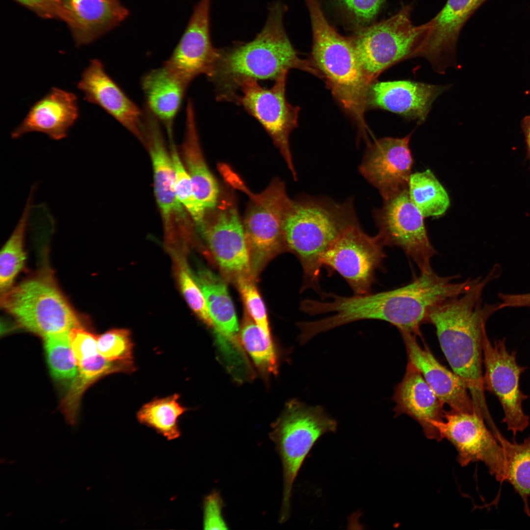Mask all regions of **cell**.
<instances>
[{"instance_id": "6da1fadb", "label": "cell", "mask_w": 530, "mask_h": 530, "mask_svg": "<svg viewBox=\"0 0 530 530\" xmlns=\"http://www.w3.org/2000/svg\"><path fill=\"white\" fill-rule=\"evenodd\" d=\"M492 280L487 275L468 292L434 306L425 320L435 327L450 367L465 384L475 412L487 423L493 420L482 384L483 343L487 320L500 310L501 303L483 304L481 294Z\"/></svg>"}, {"instance_id": "7a4b0ae2", "label": "cell", "mask_w": 530, "mask_h": 530, "mask_svg": "<svg viewBox=\"0 0 530 530\" xmlns=\"http://www.w3.org/2000/svg\"><path fill=\"white\" fill-rule=\"evenodd\" d=\"M284 12L282 4H273L265 26L255 39L219 50L208 77L215 87L217 100L234 102L238 84L244 79L275 80L292 69L321 78L311 61L300 58L292 46L283 27Z\"/></svg>"}, {"instance_id": "3957f363", "label": "cell", "mask_w": 530, "mask_h": 530, "mask_svg": "<svg viewBox=\"0 0 530 530\" xmlns=\"http://www.w3.org/2000/svg\"><path fill=\"white\" fill-rule=\"evenodd\" d=\"M456 276L442 277L432 270L421 273L409 284L396 289L374 293L344 296L340 313L346 323L366 319L380 320L416 336L425 322L429 311L434 306L460 295L475 287L479 277L455 283Z\"/></svg>"}, {"instance_id": "277c9868", "label": "cell", "mask_w": 530, "mask_h": 530, "mask_svg": "<svg viewBox=\"0 0 530 530\" xmlns=\"http://www.w3.org/2000/svg\"><path fill=\"white\" fill-rule=\"evenodd\" d=\"M358 225L352 198L343 203L312 196L291 201L283 232L286 248L296 256L302 267L301 291L311 289L322 295L319 280L323 255L341 236Z\"/></svg>"}, {"instance_id": "5b68a950", "label": "cell", "mask_w": 530, "mask_h": 530, "mask_svg": "<svg viewBox=\"0 0 530 530\" xmlns=\"http://www.w3.org/2000/svg\"><path fill=\"white\" fill-rule=\"evenodd\" d=\"M313 30L311 62L332 95L352 118L365 139V121L371 84L356 53L350 37L339 34L328 23L318 0H306Z\"/></svg>"}, {"instance_id": "8992f818", "label": "cell", "mask_w": 530, "mask_h": 530, "mask_svg": "<svg viewBox=\"0 0 530 530\" xmlns=\"http://www.w3.org/2000/svg\"><path fill=\"white\" fill-rule=\"evenodd\" d=\"M0 305L19 328L43 338L82 325L48 266L1 293Z\"/></svg>"}, {"instance_id": "52a82bcc", "label": "cell", "mask_w": 530, "mask_h": 530, "mask_svg": "<svg viewBox=\"0 0 530 530\" xmlns=\"http://www.w3.org/2000/svg\"><path fill=\"white\" fill-rule=\"evenodd\" d=\"M336 420L319 405L309 406L296 400L289 402L273 424L270 438L282 464L283 490L279 522L289 518L292 485L303 462L318 439L337 429Z\"/></svg>"}, {"instance_id": "ba28073f", "label": "cell", "mask_w": 530, "mask_h": 530, "mask_svg": "<svg viewBox=\"0 0 530 530\" xmlns=\"http://www.w3.org/2000/svg\"><path fill=\"white\" fill-rule=\"evenodd\" d=\"M427 30L414 25L405 6L387 20L363 28L350 37L364 74L371 85L394 64L417 56Z\"/></svg>"}, {"instance_id": "9c48e42d", "label": "cell", "mask_w": 530, "mask_h": 530, "mask_svg": "<svg viewBox=\"0 0 530 530\" xmlns=\"http://www.w3.org/2000/svg\"><path fill=\"white\" fill-rule=\"evenodd\" d=\"M373 212L377 235L385 246L400 248L417 265L421 273L432 271L431 260L436 251L430 242L424 216L411 201L408 188L383 199Z\"/></svg>"}, {"instance_id": "30bf717a", "label": "cell", "mask_w": 530, "mask_h": 530, "mask_svg": "<svg viewBox=\"0 0 530 530\" xmlns=\"http://www.w3.org/2000/svg\"><path fill=\"white\" fill-rule=\"evenodd\" d=\"M252 198L254 203L243 225L251 273L256 280L267 264L286 247L283 222L291 200L280 184L272 185Z\"/></svg>"}, {"instance_id": "8fae6325", "label": "cell", "mask_w": 530, "mask_h": 530, "mask_svg": "<svg viewBox=\"0 0 530 530\" xmlns=\"http://www.w3.org/2000/svg\"><path fill=\"white\" fill-rule=\"evenodd\" d=\"M288 72L282 73L270 88L261 86L257 80L246 79L238 86V94L234 102L254 117L280 148L293 174L289 137L298 126L300 108L290 104L286 97Z\"/></svg>"}, {"instance_id": "7c38bea8", "label": "cell", "mask_w": 530, "mask_h": 530, "mask_svg": "<svg viewBox=\"0 0 530 530\" xmlns=\"http://www.w3.org/2000/svg\"><path fill=\"white\" fill-rule=\"evenodd\" d=\"M484 419L475 412H445L444 420L436 427L442 439L449 440L457 452L459 464L465 467L481 461L501 483L506 481L504 450Z\"/></svg>"}, {"instance_id": "4fadbf2b", "label": "cell", "mask_w": 530, "mask_h": 530, "mask_svg": "<svg viewBox=\"0 0 530 530\" xmlns=\"http://www.w3.org/2000/svg\"><path fill=\"white\" fill-rule=\"evenodd\" d=\"M483 387L498 398L504 412L502 422L514 436L523 432L530 424V417L522 405L529 396L521 391L519 380L527 367L517 364L515 351H508L505 338L492 344L487 335L483 343Z\"/></svg>"}, {"instance_id": "5bb4252c", "label": "cell", "mask_w": 530, "mask_h": 530, "mask_svg": "<svg viewBox=\"0 0 530 530\" xmlns=\"http://www.w3.org/2000/svg\"><path fill=\"white\" fill-rule=\"evenodd\" d=\"M384 246L378 235L370 236L358 225L336 240L323 255L322 265L340 274L355 294H367L375 271L382 267Z\"/></svg>"}, {"instance_id": "9a60e30c", "label": "cell", "mask_w": 530, "mask_h": 530, "mask_svg": "<svg viewBox=\"0 0 530 530\" xmlns=\"http://www.w3.org/2000/svg\"><path fill=\"white\" fill-rule=\"evenodd\" d=\"M210 0H200L186 29L163 66L186 87L198 76L211 74L219 53L210 34Z\"/></svg>"}, {"instance_id": "2e32d148", "label": "cell", "mask_w": 530, "mask_h": 530, "mask_svg": "<svg viewBox=\"0 0 530 530\" xmlns=\"http://www.w3.org/2000/svg\"><path fill=\"white\" fill-rule=\"evenodd\" d=\"M411 135L379 139L369 144L363 157L359 171L383 199L408 188L414 161L409 148Z\"/></svg>"}, {"instance_id": "e0dca14e", "label": "cell", "mask_w": 530, "mask_h": 530, "mask_svg": "<svg viewBox=\"0 0 530 530\" xmlns=\"http://www.w3.org/2000/svg\"><path fill=\"white\" fill-rule=\"evenodd\" d=\"M192 275L204 296L216 341L228 368L246 362L241 346L235 309L226 283L209 269L200 267Z\"/></svg>"}, {"instance_id": "ac0fdd59", "label": "cell", "mask_w": 530, "mask_h": 530, "mask_svg": "<svg viewBox=\"0 0 530 530\" xmlns=\"http://www.w3.org/2000/svg\"><path fill=\"white\" fill-rule=\"evenodd\" d=\"M486 0H448L426 23V34L417 56L426 58L435 71L444 73L455 63L456 42L464 25Z\"/></svg>"}, {"instance_id": "d6986e66", "label": "cell", "mask_w": 530, "mask_h": 530, "mask_svg": "<svg viewBox=\"0 0 530 530\" xmlns=\"http://www.w3.org/2000/svg\"><path fill=\"white\" fill-rule=\"evenodd\" d=\"M77 87L84 94V100L101 107L142 143L143 110L107 74L100 60H90Z\"/></svg>"}, {"instance_id": "ffe728a7", "label": "cell", "mask_w": 530, "mask_h": 530, "mask_svg": "<svg viewBox=\"0 0 530 530\" xmlns=\"http://www.w3.org/2000/svg\"><path fill=\"white\" fill-rule=\"evenodd\" d=\"M203 236L226 276L234 282L242 277H253L243 225L236 208L228 206L221 210Z\"/></svg>"}, {"instance_id": "44dd1931", "label": "cell", "mask_w": 530, "mask_h": 530, "mask_svg": "<svg viewBox=\"0 0 530 530\" xmlns=\"http://www.w3.org/2000/svg\"><path fill=\"white\" fill-rule=\"evenodd\" d=\"M449 87L410 80L375 81L369 89L368 106L387 110L421 124L433 102Z\"/></svg>"}, {"instance_id": "7402d4cb", "label": "cell", "mask_w": 530, "mask_h": 530, "mask_svg": "<svg viewBox=\"0 0 530 530\" xmlns=\"http://www.w3.org/2000/svg\"><path fill=\"white\" fill-rule=\"evenodd\" d=\"M393 399L396 417L407 415L420 424L427 438L443 439L436 424L444 420V404L419 371L408 362L402 380L395 389Z\"/></svg>"}, {"instance_id": "603a6c76", "label": "cell", "mask_w": 530, "mask_h": 530, "mask_svg": "<svg viewBox=\"0 0 530 530\" xmlns=\"http://www.w3.org/2000/svg\"><path fill=\"white\" fill-rule=\"evenodd\" d=\"M399 332L406 348L408 362L419 371L443 403L448 405L453 411L475 412L469 392L462 379L441 364L426 346L424 348L421 346L415 335L405 331Z\"/></svg>"}, {"instance_id": "cb8c5ba5", "label": "cell", "mask_w": 530, "mask_h": 530, "mask_svg": "<svg viewBox=\"0 0 530 530\" xmlns=\"http://www.w3.org/2000/svg\"><path fill=\"white\" fill-rule=\"evenodd\" d=\"M145 146L152 163L154 194L165 232L181 230L189 223L190 217L177 195L174 165L163 134L158 132L150 133Z\"/></svg>"}, {"instance_id": "d4e9b609", "label": "cell", "mask_w": 530, "mask_h": 530, "mask_svg": "<svg viewBox=\"0 0 530 530\" xmlns=\"http://www.w3.org/2000/svg\"><path fill=\"white\" fill-rule=\"evenodd\" d=\"M80 110L75 94L53 87L29 109L22 123L11 133L12 138L33 132L44 133L53 140L67 136L78 119Z\"/></svg>"}, {"instance_id": "484cf974", "label": "cell", "mask_w": 530, "mask_h": 530, "mask_svg": "<svg viewBox=\"0 0 530 530\" xmlns=\"http://www.w3.org/2000/svg\"><path fill=\"white\" fill-rule=\"evenodd\" d=\"M128 13L118 0H61L58 18L68 25L80 46L114 27Z\"/></svg>"}, {"instance_id": "4316f807", "label": "cell", "mask_w": 530, "mask_h": 530, "mask_svg": "<svg viewBox=\"0 0 530 530\" xmlns=\"http://www.w3.org/2000/svg\"><path fill=\"white\" fill-rule=\"evenodd\" d=\"M141 83L146 107L165 126L169 140H174V120L187 87L163 66L147 72Z\"/></svg>"}, {"instance_id": "83f0119b", "label": "cell", "mask_w": 530, "mask_h": 530, "mask_svg": "<svg viewBox=\"0 0 530 530\" xmlns=\"http://www.w3.org/2000/svg\"><path fill=\"white\" fill-rule=\"evenodd\" d=\"M182 161L191 179L194 193L206 210L214 208L219 189L204 159L201 148L193 104L188 101L186 128L181 145Z\"/></svg>"}, {"instance_id": "f1b7e54d", "label": "cell", "mask_w": 530, "mask_h": 530, "mask_svg": "<svg viewBox=\"0 0 530 530\" xmlns=\"http://www.w3.org/2000/svg\"><path fill=\"white\" fill-rule=\"evenodd\" d=\"M78 372L72 380L59 408L66 419L74 422L83 394L102 377L116 372L132 371L134 367L131 360H109L99 354L82 361L78 365Z\"/></svg>"}, {"instance_id": "f546056e", "label": "cell", "mask_w": 530, "mask_h": 530, "mask_svg": "<svg viewBox=\"0 0 530 530\" xmlns=\"http://www.w3.org/2000/svg\"><path fill=\"white\" fill-rule=\"evenodd\" d=\"M34 184L31 187L22 214L15 229L3 247L0 254V289L2 293L12 286L14 280L24 267L26 260L24 240L28 226L30 207L32 204Z\"/></svg>"}, {"instance_id": "4dcf8cb0", "label": "cell", "mask_w": 530, "mask_h": 530, "mask_svg": "<svg viewBox=\"0 0 530 530\" xmlns=\"http://www.w3.org/2000/svg\"><path fill=\"white\" fill-rule=\"evenodd\" d=\"M408 190L411 201L424 217L441 216L450 206L447 192L429 169L411 174Z\"/></svg>"}, {"instance_id": "1f68e13d", "label": "cell", "mask_w": 530, "mask_h": 530, "mask_svg": "<svg viewBox=\"0 0 530 530\" xmlns=\"http://www.w3.org/2000/svg\"><path fill=\"white\" fill-rule=\"evenodd\" d=\"M495 437L502 447L505 458L506 481L520 495L523 501L524 510L530 515L528 499L530 497V437L523 442H511L501 432Z\"/></svg>"}, {"instance_id": "d6a6232c", "label": "cell", "mask_w": 530, "mask_h": 530, "mask_svg": "<svg viewBox=\"0 0 530 530\" xmlns=\"http://www.w3.org/2000/svg\"><path fill=\"white\" fill-rule=\"evenodd\" d=\"M178 398L179 396L175 394L146 403L138 412V420L167 440L177 438L180 435L178 420L186 410L178 402Z\"/></svg>"}, {"instance_id": "836d02e7", "label": "cell", "mask_w": 530, "mask_h": 530, "mask_svg": "<svg viewBox=\"0 0 530 530\" xmlns=\"http://www.w3.org/2000/svg\"><path fill=\"white\" fill-rule=\"evenodd\" d=\"M239 338L242 345L260 371L267 374L277 372V356L271 338L264 334L245 311Z\"/></svg>"}, {"instance_id": "e575fe53", "label": "cell", "mask_w": 530, "mask_h": 530, "mask_svg": "<svg viewBox=\"0 0 530 530\" xmlns=\"http://www.w3.org/2000/svg\"><path fill=\"white\" fill-rule=\"evenodd\" d=\"M69 331L43 338L47 361L52 377L57 381H72L78 365L70 344Z\"/></svg>"}, {"instance_id": "d590c367", "label": "cell", "mask_w": 530, "mask_h": 530, "mask_svg": "<svg viewBox=\"0 0 530 530\" xmlns=\"http://www.w3.org/2000/svg\"><path fill=\"white\" fill-rule=\"evenodd\" d=\"M170 152L175 173V188L178 198L203 235L207 226L206 209L196 198L189 176L183 164L174 142H170Z\"/></svg>"}, {"instance_id": "8d00e7d4", "label": "cell", "mask_w": 530, "mask_h": 530, "mask_svg": "<svg viewBox=\"0 0 530 530\" xmlns=\"http://www.w3.org/2000/svg\"><path fill=\"white\" fill-rule=\"evenodd\" d=\"M176 260V272L181 292L189 307L196 316L209 327H212L203 293L186 263Z\"/></svg>"}, {"instance_id": "74e56055", "label": "cell", "mask_w": 530, "mask_h": 530, "mask_svg": "<svg viewBox=\"0 0 530 530\" xmlns=\"http://www.w3.org/2000/svg\"><path fill=\"white\" fill-rule=\"evenodd\" d=\"M255 279L251 277H242L235 282L246 307V310L264 334L271 338L266 309L255 285Z\"/></svg>"}, {"instance_id": "f35d334b", "label": "cell", "mask_w": 530, "mask_h": 530, "mask_svg": "<svg viewBox=\"0 0 530 530\" xmlns=\"http://www.w3.org/2000/svg\"><path fill=\"white\" fill-rule=\"evenodd\" d=\"M98 353L113 361L132 360L133 344L125 329H113L98 336Z\"/></svg>"}, {"instance_id": "ab89813d", "label": "cell", "mask_w": 530, "mask_h": 530, "mask_svg": "<svg viewBox=\"0 0 530 530\" xmlns=\"http://www.w3.org/2000/svg\"><path fill=\"white\" fill-rule=\"evenodd\" d=\"M338 5L353 23L365 26L379 11L384 0H336Z\"/></svg>"}, {"instance_id": "60d3db41", "label": "cell", "mask_w": 530, "mask_h": 530, "mask_svg": "<svg viewBox=\"0 0 530 530\" xmlns=\"http://www.w3.org/2000/svg\"><path fill=\"white\" fill-rule=\"evenodd\" d=\"M69 341L78 365L98 353V336L86 329L83 325L72 328L69 333Z\"/></svg>"}, {"instance_id": "b9f144b4", "label": "cell", "mask_w": 530, "mask_h": 530, "mask_svg": "<svg viewBox=\"0 0 530 530\" xmlns=\"http://www.w3.org/2000/svg\"><path fill=\"white\" fill-rule=\"evenodd\" d=\"M223 506L222 499L216 491H213L205 498L203 519L205 530L228 529L222 515Z\"/></svg>"}, {"instance_id": "7bdbcfd3", "label": "cell", "mask_w": 530, "mask_h": 530, "mask_svg": "<svg viewBox=\"0 0 530 530\" xmlns=\"http://www.w3.org/2000/svg\"><path fill=\"white\" fill-rule=\"evenodd\" d=\"M47 18L58 17L61 0H15Z\"/></svg>"}, {"instance_id": "ee69618b", "label": "cell", "mask_w": 530, "mask_h": 530, "mask_svg": "<svg viewBox=\"0 0 530 530\" xmlns=\"http://www.w3.org/2000/svg\"><path fill=\"white\" fill-rule=\"evenodd\" d=\"M527 149V157L530 160V115L525 116L521 121Z\"/></svg>"}]
</instances>
